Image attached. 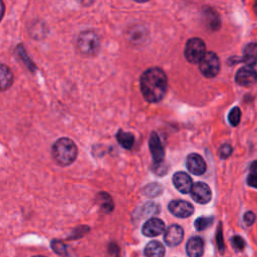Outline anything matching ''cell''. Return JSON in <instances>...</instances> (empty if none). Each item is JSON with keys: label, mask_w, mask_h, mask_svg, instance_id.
I'll use <instances>...</instances> for the list:
<instances>
[{"label": "cell", "mask_w": 257, "mask_h": 257, "mask_svg": "<svg viewBox=\"0 0 257 257\" xmlns=\"http://www.w3.org/2000/svg\"><path fill=\"white\" fill-rule=\"evenodd\" d=\"M247 184L250 187L257 189V172H251L247 178Z\"/></svg>", "instance_id": "obj_31"}, {"label": "cell", "mask_w": 257, "mask_h": 257, "mask_svg": "<svg viewBox=\"0 0 257 257\" xmlns=\"http://www.w3.org/2000/svg\"><path fill=\"white\" fill-rule=\"evenodd\" d=\"M214 221V218L213 217H200L198 218L196 221H195V228L198 230V231H203L205 229H207L208 227H210L212 225Z\"/></svg>", "instance_id": "obj_23"}, {"label": "cell", "mask_w": 257, "mask_h": 257, "mask_svg": "<svg viewBox=\"0 0 257 257\" xmlns=\"http://www.w3.org/2000/svg\"><path fill=\"white\" fill-rule=\"evenodd\" d=\"M244 223L247 225V226H251L254 222H255V214L251 211H248L244 214Z\"/></svg>", "instance_id": "obj_30"}, {"label": "cell", "mask_w": 257, "mask_h": 257, "mask_svg": "<svg viewBox=\"0 0 257 257\" xmlns=\"http://www.w3.org/2000/svg\"><path fill=\"white\" fill-rule=\"evenodd\" d=\"M96 201L104 213H110L113 210V201L106 192H99L96 196Z\"/></svg>", "instance_id": "obj_18"}, {"label": "cell", "mask_w": 257, "mask_h": 257, "mask_svg": "<svg viewBox=\"0 0 257 257\" xmlns=\"http://www.w3.org/2000/svg\"><path fill=\"white\" fill-rule=\"evenodd\" d=\"M51 249L60 256H67V246L60 240H52L50 243Z\"/></svg>", "instance_id": "obj_22"}, {"label": "cell", "mask_w": 257, "mask_h": 257, "mask_svg": "<svg viewBox=\"0 0 257 257\" xmlns=\"http://www.w3.org/2000/svg\"><path fill=\"white\" fill-rule=\"evenodd\" d=\"M199 69L205 77H215L220 70V60L217 54L212 51L206 52L199 61Z\"/></svg>", "instance_id": "obj_4"}, {"label": "cell", "mask_w": 257, "mask_h": 257, "mask_svg": "<svg viewBox=\"0 0 257 257\" xmlns=\"http://www.w3.org/2000/svg\"><path fill=\"white\" fill-rule=\"evenodd\" d=\"M168 209L174 216L179 218H187L194 213L193 205L184 200H175L170 202Z\"/></svg>", "instance_id": "obj_7"}, {"label": "cell", "mask_w": 257, "mask_h": 257, "mask_svg": "<svg viewBox=\"0 0 257 257\" xmlns=\"http://www.w3.org/2000/svg\"><path fill=\"white\" fill-rule=\"evenodd\" d=\"M141 212H142V217H146V216H152V215H155L159 212V206L155 203H152V202H149L147 204H145L142 209H141Z\"/></svg>", "instance_id": "obj_25"}, {"label": "cell", "mask_w": 257, "mask_h": 257, "mask_svg": "<svg viewBox=\"0 0 257 257\" xmlns=\"http://www.w3.org/2000/svg\"><path fill=\"white\" fill-rule=\"evenodd\" d=\"M52 158L61 167L71 165L77 158L78 150L75 143L66 137L57 139L51 148Z\"/></svg>", "instance_id": "obj_2"}, {"label": "cell", "mask_w": 257, "mask_h": 257, "mask_svg": "<svg viewBox=\"0 0 257 257\" xmlns=\"http://www.w3.org/2000/svg\"><path fill=\"white\" fill-rule=\"evenodd\" d=\"M173 184L175 188L183 194L190 193L193 186L191 177L185 172H177L173 176Z\"/></svg>", "instance_id": "obj_13"}, {"label": "cell", "mask_w": 257, "mask_h": 257, "mask_svg": "<svg viewBox=\"0 0 257 257\" xmlns=\"http://www.w3.org/2000/svg\"><path fill=\"white\" fill-rule=\"evenodd\" d=\"M254 10H255V12H256V14H257V2L255 3V7H254Z\"/></svg>", "instance_id": "obj_33"}, {"label": "cell", "mask_w": 257, "mask_h": 257, "mask_svg": "<svg viewBox=\"0 0 257 257\" xmlns=\"http://www.w3.org/2000/svg\"><path fill=\"white\" fill-rule=\"evenodd\" d=\"M149 148L152 153V157L154 159L155 165H161L163 164L164 157H165V151L162 146V143L160 141V138L156 133H152L150 139H149Z\"/></svg>", "instance_id": "obj_9"}, {"label": "cell", "mask_w": 257, "mask_h": 257, "mask_svg": "<svg viewBox=\"0 0 257 257\" xmlns=\"http://www.w3.org/2000/svg\"><path fill=\"white\" fill-rule=\"evenodd\" d=\"M183 237H184L183 228L181 226L175 224V225L170 226L166 230V232L164 234V241L168 246L173 247V246L179 245L182 242Z\"/></svg>", "instance_id": "obj_12"}, {"label": "cell", "mask_w": 257, "mask_h": 257, "mask_svg": "<svg viewBox=\"0 0 257 257\" xmlns=\"http://www.w3.org/2000/svg\"><path fill=\"white\" fill-rule=\"evenodd\" d=\"M232 244H233V247L239 251L243 250V248L245 247V241L240 236H234L232 238Z\"/></svg>", "instance_id": "obj_29"}, {"label": "cell", "mask_w": 257, "mask_h": 257, "mask_svg": "<svg viewBox=\"0 0 257 257\" xmlns=\"http://www.w3.org/2000/svg\"><path fill=\"white\" fill-rule=\"evenodd\" d=\"M235 81L239 85L250 86L257 81V72L250 66H242L235 74Z\"/></svg>", "instance_id": "obj_8"}, {"label": "cell", "mask_w": 257, "mask_h": 257, "mask_svg": "<svg viewBox=\"0 0 257 257\" xmlns=\"http://www.w3.org/2000/svg\"><path fill=\"white\" fill-rule=\"evenodd\" d=\"M165 231V223L159 218L149 219L142 228V232L145 236L156 237L161 235Z\"/></svg>", "instance_id": "obj_11"}, {"label": "cell", "mask_w": 257, "mask_h": 257, "mask_svg": "<svg viewBox=\"0 0 257 257\" xmlns=\"http://www.w3.org/2000/svg\"><path fill=\"white\" fill-rule=\"evenodd\" d=\"M232 154V147L229 144H224L219 149V156L222 159H227Z\"/></svg>", "instance_id": "obj_27"}, {"label": "cell", "mask_w": 257, "mask_h": 257, "mask_svg": "<svg viewBox=\"0 0 257 257\" xmlns=\"http://www.w3.org/2000/svg\"><path fill=\"white\" fill-rule=\"evenodd\" d=\"M32 257H45V256H41V255H35V256H32Z\"/></svg>", "instance_id": "obj_34"}, {"label": "cell", "mask_w": 257, "mask_h": 257, "mask_svg": "<svg viewBox=\"0 0 257 257\" xmlns=\"http://www.w3.org/2000/svg\"><path fill=\"white\" fill-rule=\"evenodd\" d=\"M116 141L122 148L130 150L134 145L135 138L132 133H127V132H123L122 130H119L116 134Z\"/></svg>", "instance_id": "obj_19"}, {"label": "cell", "mask_w": 257, "mask_h": 257, "mask_svg": "<svg viewBox=\"0 0 257 257\" xmlns=\"http://www.w3.org/2000/svg\"><path fill=\"white\" fill-rule=\"evenodd\" d=\"M15 51L17 52L18 56L21 58V60L23 61V63L29 68L30 71H34V70L36 69L35 64H34V63L31 61V59L28 57V55H27V53H26V50L24 49V47H23L22 44H19V45L16 47Z\"/></svg>", "instance_id": "obj_20"}, {"label": "cell", "mask_w": 257, "mask_h": 257, "mask_svg": "<svg viewBox=\"0 0 257 257\" xmlns=\"http://www.w3.org/2000/svg\"><path fill=\"white\" fill-rule=\"evenodd\" d=\"M4 13H5V5L4 3L0 0V21L2 20L3 16H4Z\"/></svg>", "instance_id": "obj_32"}, {"label": "cell", "mask_w": 257, "mask_h": 257, "mask_svg": "<svg viewBox=\"0 0 257 257\" xmlns=\"http://www.w3.org/2000/svg\"><path fill=\"white\" fill-rule=\"evenodd\" d=\"M14 81V75L9 66L0 63V91H5L11 87Z\"/></svg>", "instance_id": "obj_15"}, {"label": "cell", "mask_w": 257, "mask_h": 257, "mask_svg": "<svg viewBox=\"0 0 257 257\" xmlns=\"http://www.w3.org/2000/svg\"><path fill=\"white\" fill-rule=\"evenodd\" d=\"M186 167L193 175H203L206 171V163L198 154H190L186 160Z\"/></svg>", "instance_id": "obj_10"}, {"label": "cell", "mask_w": 257, "mask_h": 257, "mask_svg": "<svg viewBox=\"0 0 257 257\" xmlns=\"http://www.w3.org/2000/svg\"><path fill=\"white\" fill-rule=\"evenodd\" d=\"M216 239H217V245L218 249L221 253L224 252V241H223V233H222V226L219 224L218 229H217V234H216Z\"/></svg>", "instance_id": "obj_28"}, {"label": "cell", "mask_w": 257, "mask_h": 257, "mask_svg": "<svg viewBox=\"0 0 257 257\" xmlns=\"http://www.w3.org/2000/svg\"><path fill=\"white\" fill-rule=\"evenodd\" d=\"M162 186L157 183H152L144 188V194L150 198H155L162 194Z\"/></svg>", "instance_id": "obj_21"}, {"label": "cell", "mask_w": 257, "mask_h": 257, "mask_svg": "<svg viewBox=\"0 0 257 257\" xmlns=\"http://www.w3.org/2000/svg\"><path fill=\"white\" fill-rule=\"evenodd\" d=\"M206 53V45L200 38L194 37L187 41L185 46V57L191 63H199Z\"/></svg>", "instance_id": "obj_5"}, {"label": "cell", "mask_w": 257, "mask_h": 257, "mask_svg": "<svg viewBox=\"0 0 257 257\" xmlns=\"http://www.w3.org/2000/svg\"><path fill=\"white\" fill-rule=\"evenodd\" d=\"M186 251L189 257H200L204 251V241L201 237H192L188 240Z\"/></svg>", "instance_id": "obj_14"}, {"label": "cell", "mask_w": 257, "mask_h": 257, "mask_svg": "<svg viewBox=\"0 0 257 257\" xmlns=\"http://www.w3.org/2000/svg\"><path fill=\"white\" fill-rule=\"evenodd\" d=\"M100 48L98 35L92 30H85L78 34L76 39V49L82 56H94Z\"/></svg>", "instance_id": "obj_3"}, {"label": "cell", "mask_w": 257, "mask_h": 257, "mask_svg": "<svg viewBox=\"0 0 257 257\" xmlns=\"http://www.w3.org/2000/svg\"><path fill=\"white\" fill-rule=\"evenodd\" d=\"M141 91L149 102H159L167 92L168 78L163 69L152 67L147 69L140 78Z\"/></svg>", "instance_id": "obj_1"}, {"label": "cell", "mask_w": 257, "mask_h": 257, "mask_svg": "<svg viewBox=\"0 0 257 257\" xmlns=\"http://www.w3.org/2000/svg\"><path fill=\"white\" fill-rule=\"evenodd\" d=\"M205 15L209 16V22H208V25L209 27L212 29V30H215V29H218L219 26H220V21H219V18H218V15L215 14L214 11L212 10H209V12H206Z\"/></svg>", "instance_id": "obj_26"}, {"label": "cell", "mask_w": 257, "mask_h": 257, "mask_svg": "<svg viewBox=\"0 0 257 257\" xmlns=\"http://www.w3.org/2000/svg\"><path fill=\"white\" fill-rule=\"evenodd\" d=\"M146 257H164L165 247L159 241L149 242L144 250Z\"/></svg>", "instance_id": "obj_17"}, {"label": "cell", "mask_w": 257, "mask_h": 257, "mask_svg": "<svg viewBox=\"0 0 257 257\" xmlns=\"http://www.w3.org/2000/svg\"><path fill=\"white\" fill-rule=\"evenodd\" d=\"M242 60L250 67L257 63V43L250 42L244 46Z\"/></svg>", "instance_id": "obj_16"}, {"label": "cell", "mask_w": 257, "mask_h": 257, "mask_svg": "<svg viewBox=\"0 0 257 257\" xmlns=\"http://www.w3.org/2000/svg\"><path fill=\"white\" fill-rule=\"evenodd\" d=\"M228 119H229V122L232 126H237L240 122V119H241V110L238 106H234L229 114H228Z\"/></svg>", "instance_id": "obj_24"}, {"label": "cell", "mask_w": 257, "mask_h": 257, "mask_svg": "<svg viewBox=\"0 0 257 257\" xmlns=\"http://www.w3.org/2000/svg\"><path fill=\"white\" fill-rule=\"evenodd\" d=\"M190 194L192 199L199 204H207L212 199V192L210 187L203 182H197L194 184L191 188Z\"/></svg>", "instance_id": "obj_6"}]
</instances>
